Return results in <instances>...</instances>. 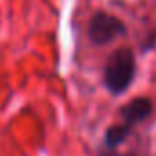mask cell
Segmentation results:
<instances>
[{
    "label": "cell",
    "mask_w": 156,
    "mask_h": 156,
    "mask_svg": "<svg viewBox=\"0 0 156 156\" xmlns=\"http://www.w3.org/2000/svg\"><path fill=\"white\" fill-rule=\"evenodd\" d=\"M125 35H127V26L123 24V20H119L110 13L98 11L92 15L88 22V39L96 46L110 44L116 39H121Z\"/></svg>",
    "instance_id": "7a4b0ae2"
},
{
    "label": "cell",
    "mask_w": 156,
    "mask_h": 156,
    "mask_svg": "<svg viewBox=\"0 0 156 156\" xmlns=\"http://www.w3.org/2000/svg\"><path fill=\"white\" fill-rule=\"evenodd\" d=\"M119 114H121V119H123L121 125H125L127 129H130V127L145 121L152 114V101L149 98H136V99L129 101L119 110Z\"/></svg>",
    "instance_id": "3957f363"
},
{
    "label": "cell",
    "mask_w": 156,
    "mask_h": 156,
    "mask_svg": "<svg viewBox=\"0 0 156 156\" xmlns=\"http://www.w3.org/2000/svg\"><path fill=\"white\" fill-rule=\"evenodd\" d=\"M136 77V55L132 48H118L110 53L105 72H103V83L112 96H119L127 92Z\"/></svg>",
    "instance_id": "6da1fadb"
}]
</instances>
